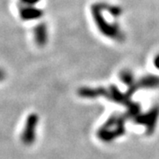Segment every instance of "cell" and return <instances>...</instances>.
<instances>
[{
  "mask_svg": "<svg viewBox=\"0 0 159 159\" xmlns=\"http://www.w3.org/2000/svg\"><path fill=\"white\" fill-rule=\"evenodd\" d=\"M105 9V4H95L92 6L91 11L92 16L94 18L95 23L97 24V28L100 32L105 36L110 37L111 39L123 40L124 35L120 31L119 27L116 24H111L106 21L102 15V11Z\"/></svg>",
  "mask_w": 159,
  "mask_h": 159,
  "instance_id": "6da1fadb",
  "label": "cell"
},
{
  "mask_svg": "<svg viewBox=\"0 0 159 159\" xmlns=\"http://www.w3.org/2000/svg\"><path fill=\"white\" fill-rule=\"evenodd\" d=\"M43 11L35 6H23L20 9V16L23 20H34L43 17Z\"/></svg>",
  "mask_w": 159,
  "mask_h": 159,
  "instance_id": "7a4b0ae2",
  "label": "cell"
},
{
  "mask_svg": "<svg viewBox=\"0 0 159 159\" xmlns=\"http://www.w3.org/2000/svg\"><path fill=\"white\" fill-rule=\"evenodd\" d=\"M41 0H20V2L23 4V6H34L37 5Z\"/></svg>",
  "mask_w": 159,
  "mask_h": 159,
  "instance_id": "8992f818",
  "label": "cell"
},
{
  "mask_svg": "<svg viewBox=\"0 0 159 159\" xmlns=\"http://www.w3.org/2000/svg\"><path fill=\"white\" fill-rule=\"evenodd\" d=\"M105 11L110 12L113 17H119L122 13V9L119 6H105Z\"/></svg>",
  "mask_w": 159,
  "mask_h": 159,
  "instance_id": "5b68a950",
  "label": "cell"
},
{
  "mask_svg": "<svg viewBox=\"0 0 159 159\" xmlns=\"http://www.w3.org/2000/svg\"><path fill=\"white\" fill-rule=\"evenodd\" d=\"M122 78L125 81H130L132 80V75L129 72H124L122 74Z\"/></svg>",
  "mask_w": 159,
  "mask_h": 159,
  "instance_id": "52a82bcc",
  "label": "cell"
},
{
  "mask_svg": "<svg viewBox=\"0 0 159 159\" xmlns=\"http://www.w3.org/2000/svg\"><path fill=\"white\" fill-rule=\"evenodd\" d=\"M34 40L37 45L44 46L48 41V29L43 23H41L35 27L34 31Z\"/></svg>",
  "mask_w": 159,
  "mask_h": 159,
  "instance_id": "277c9868",
  "label": "cell"
},
{
  "mask_svg": "<svg viewBox=\"0 0 159 159\" xmlns=\"http://www.w3.org/2000/svg\"><path fill=\"white\" fill-rule=\"evenodd\" d=\"M6 72L3 70V69L0 68V82L1 81H3L4 80L6 79Z\"/></svg>",
  "mask_w": 159,
  "mask_h": 159,
  "instance_id": "ba28073f",
  "label": "cell"
},
{
  "mask_svg": "<svg viewBox=\"0 0 159 159\" xmlns=\"http://www.w3.org/2000/svg\"><path fill=\"white\" fill-rule=\"evenodd\" d=\"M154 63H155V66H156V67L159 69V54L157 55V57H156Z\"/></svg>",
  "mask_w": 159,
  "mask_h": 159,
  "instance_id": "9c48e42d",
  "label": "cell"
},
{
  "mask_svg": "<svg viewBox=\"0 0 159 159\" xmlns=\"http://www.w3.org/2000/svg\"><path fill=\"white\" fill-rule=\"evenodd\" d=\"M36 118L34 115L30 116L27 121L26 127L22 134V141L26 144H30L34 141V127L36 124Z\"/></svg>",
  "mask_w": 159,
  "mask_h": 159,
  "instance_id": "3957f363",
  "label": "cell"
}]
</instances>
